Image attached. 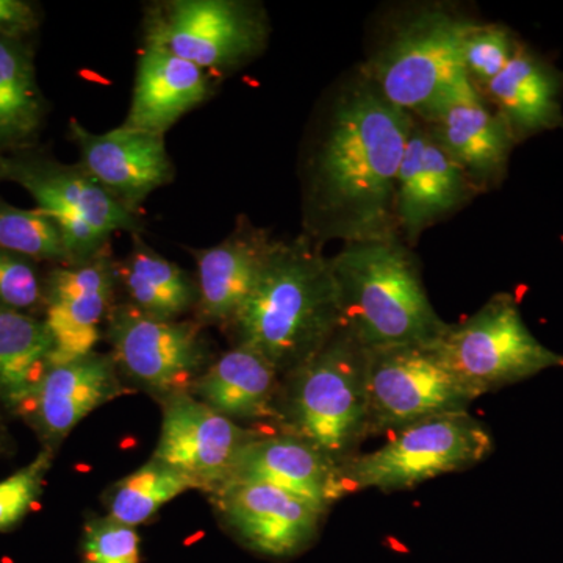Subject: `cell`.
Returning <instances> with one entry per match:
<instances>
[{
  "label": "cell",
  "instance_id": "cell-5",
  "mask_svg": "<svg viewBox=\"0 0 563 563\" xmlns=\"http://www.w3.org/2000/svg\"><path fill=\"white\" fill-rule=\"evenodd\" d=\"M474 22L439 3L413 10L391 29L363 70L391 106L421 120L472 87L463 43Z\"/></svg>",
  "mask_w": 563,
  "mask_h": 563
},
{
  "label": "cell",
  "instance_id": "cell-10",
  "mask_svg": "<svg viewBox=\"0 0 563 563\" xmlns=\"http://www.w3.org/2000/svg\"><path fill=\"white\" fill-rule=\"evenodd\" d=\"M477 398L451 368L439 342L368 351L369 435L437 415L468 412Z\"/></svg>",
  "mask_w": 563,
  "mask_h": 563
},
{
  "label": "cell",
  "instance_id": "cell-29",
  "mask_svg": "<svg viewBox=\"0 0 563 563\" xmlns=\"http://www.w3.org/2000/svg\"><path fill=\"white\" fill-rule=\"evenodd\" d=\"M521 41L503 24L474 22L463 43V66L477 90H483L512 60Z\"/></svg>",
  "mask_w": 563,
  "mask_h": 563
},
{
  "label": "cell",
  "instance_id": "cell-30",
  "mask_svg": "<svg viewBox=\"0 0 563 563\" xmlns=\"http://www.w3.org/2000/svg\"><path fill=\"white\" fill-rule=\"evenodd\" d=\"M54 454L55 451L44 448L31 463L0 481V532L20 523L38 501Z\"/></svg>",
  "mask_w": 563,
  "mask_h": 563
},
{
  "label": "cell",
  "instance_id": "cell-2",
  "mask_svg": "<svg viewBox=\"0 0 563 563\" xmlns=\"http://www.w3.org/2000/svg\"><path fill=\"white\" fill-rule=\"evenodd\" d=\"M236 344L257 351L282 374L310 361L343 328L331 257L302 235L272 242L261 274L231 325Z\"/></svg>",
  "mask_w": 563,
  "mask_h": 563
},
{
  "label": "cell",
  "instance_id": "cell-6",
  "mask_svg": "<svg viewBox=\"0 0 563 563\" xmlns=\"http://www.w3.org/2000/svg\"><path fill=\"white\" fill-rule=\"evenodd\" d=\"M493 446L490 431L468 412L437 415L393 432L379 450L342 463L344 488L406 490L472 468L488 459Z\"/></svg>",
  "mask_w": 563,
  "mask_h": 563
},
{
  "label": "cell",
  "instance_id": "cell-21",
  "mask_svg": "<svg viewBox=\"0 0 563 563\" xmlns=\"http://www.w3.org/2000/svg\"><path fill=\"white\" fill-rule=\"evenodd\" d=\"M210 74L163 47L146 44L136 66L131 110L122 125L165 133L210 98Z\"/></svg>",
  "mask_w": 563,
  "mask_h": 563
},
{
  "label": "cell",
  "instance_id": "cell-18",
  "mask_svg": "<svg viewBox=\"0 0 563 563\" xmlns=\"http://www.w3.org/2000/svg\"><path fill=\"white\" fill-rule=\"evenodd\" d=\"M111 354L91 352L74 361L51 365L22 417L55 451L81 420L113 399L131 393Z\"/></svg>",
  "mask_w": 563,
  "mask_h": 563
},
{
  "label": "cell",
  "instance_id": "cell-19",
  "mask_svg": "<svg viewBox=\"0 0 563 563\" xmlns=\"http://www.w3.org/2000/svg\"><path fill=\"white\" fill-rule=\"evenodd\" d=\"M240 481L274 485L324 512L347 495L340 463L301 437L282 431L262 432L243 448L228 484Z\"/></svg>",
  "mask_w": 563,
  "mask_h": 563
},
{
  "label": "cell",
  "instance_id": "cell-33",
  "mask_svg": "<svg viewBox=\"0 0 563 563\" xmlns=\"http://www.w3.org/2000/svg\"><path fill=\"white\" fill-rule=\"evenodd\" d=\"M38 16L31 3L21 0H0V38L21 40L35 31Z\"/></svg>",
  "mask_w": 563,
  "mask_h": 563
},
{
  "label": "cell",
  "instance_id": "cell-9",
  "mask_svg": "<svg viewBox=\"0 0 563 563\" xmlns=\"http://www.w3.org/2000/svg\"><path fill=\"white\" fill-rule=\"evenodd\" d=\"M268 36L265 9L242 0H169L146 14V44L207 74L242 68L262 54Z\"/></svg>",
  "mask_w": 563,
  "mask_h": 563
},
{
  "label": "cell",
  "instance_id": "cell-16",
  "mask_svg": "<svg viewBox=\"0 0 563 563\" xmlns=\"http://www.w3.org/2000/svg\"><path fill=\"white\" fill-rule=\"evenodd\" d=\"M69 133L79 147L80 165L133 213H139L152 192L174 179L165 136L125 125L92 133L77 120H70Z\"/></svg>",
  "mask_w": 563,
  "mask_h": 563
},
{
  "label": "cell",
  "instance_id": "cell-27",
  "mask_svg": "<svg viewBox=\"0 0 563 563\" xmlns=\"http://www.w3.org/2000/svg\"><path fill=\"white\" fill-rule=\"evenodd\" d=\"M188 490H196L191 479L165 462L151 457L135 472L110 485L103 495V504L107 517L136 528Z\"/></svg>",
  "mask_w": 563,
  "mask_h": 563
},
{
  "label": "cell",
  "instance_id": "cell-11",
  "mask_svg": "<svg viewBox=\"0 0 563 563\" xmlns=\"http://www.w3.org/2000/svg\"><path fill=\"white\" fill-rule=\"evenodd\" d=\"M106 321L111 357L122 376L161 401L190 391L213 362L201 322L157 320L131 302L111 307Z\"/></svg>",
  "mask_w": 563,
  "mask_h": 563
},
{
  "label": "cell",
  "instance_id": "cell-31",
  "mask_svg": "<svg viewBox=\"0 0 563 563\" xmlns=\"http://www.w3.org/2000/svg\"><path fill=\"white\" fill-rule=\"evenodd\" d=\"M140 536L136 528L110 517H96L81 533V563H140Z\"/></svg>",
  "mask_w": 563,
  "mask_h": 563
},
{
  "label": "cell",
  "instance_id": "cell-3",
  "mask_svg": "<svg viewBox=\"0 0 563 563\" xmlns=\"http://www.w3.org/2000/svg\"><path fill=\"white\" fill-rule=\"evenodd\" d=\"M331 265L343 329L365 350L437 343L451 328L433 309L401 236L344 243Z\"/></svg>",
  "mask_w": 563,
  "mask_h": 563
},
{
  "label": "cell",
  "instance_id": "cell-17",
  "mask_svg": "<svg viewBox=\"0 0 563 563\" xmlns=\"http://www.w3.org/2000/svg\"><path fill=\"white\" fill-rule=\"evenodd\" d=\"M433 140L461 165L481 192L506 179L518 141L474 85L421 118Z\"/></svg>",
  "mask_w": 563,
  "mask_h": 563
},
{
  "label": "cell",
  "instance_id": "cell-7",
  "mask_svg": "<svg viewBox=\"0 0 563 563\" xmlns=\"http://www.w3.org/2000/svg\"><path fill=\"white\" fill-rule=\"evenodd\" d=\"M0 180L31 192L38 209L60 228L73 263L109 250L114 232L140 233L139 213L125 209L84 166L40 155H0Z\"/></svg>",
  "mask_w": 563,
  "mask_h": 563
},
{
  "label": "cell",
  "instance_id": "cell-4",
  "mask_svg": "<svg viewBox=\"0 0 563 563\" xmlns=\"http://www.w3.org/2000/svg\"><path fill=\"white\" fill-rule=\"evenodd\" d=\"M282 432L301 437L342 463L369 435L368 350L340 329L310 361L280 385Z\"/></svg>",
  "mask_w": 563,
  "mask_h": 563
},
{
  "label": "cell",
  "instance_id": "cell-13",
  "mask_svg": "<svg viewBox=\"0 0 563 563\" xmlns=\"http://www.w3.org/2000/svg\"><path fill=\"white\" fill-rule=\"evenodd\" d=\"M225 529L254 553L288 559L312 547L324 510L290 492L257 481H240L211 493Z\"/></svg>",
  "mask_w": 563,
  "mask_h": 563
},
{
  "label": "cell",
  "instance_id": "cell-22",
  "mask_svg": "<svg viewBox=\"0 0 563 563\" xmlns=\"http://www.w3.org/2000/svg\"><path fill=\"white\" fill-rule=\"evenodd\" d=\"M272 242L262 229L240 224L217 246L191 251L198 266V322L231 328L250 298Z\"/></svg>",
  "mask_w": 563,
  "mask_h": 563
},
{
  "label": "cell",
  "instance_id": "cell-23",
  "mask_svg": "<svg viewBox=\"0 0 563 563\" xmlns=\"http://www.w3.org/2000/svg\"><path fill=\"white\" fill-rule=\"evenodd\" d=\"M282 374L268 358L235 344L207 366L191 387L199 401L240 422L279 421Z\"/></svg>",
  "mask_w": 563,
  "mask_h": 563
},
{
  "label": "cell",
  "instance_id": "cell-24",
  "mask_svg": "<svg viewBox=\"0 0 563 563\" xmlns=\"http://www.w3.org/2000/svg\"><path fill=\"white\" fill-rule=\"evenodd\" d=\"M46 322L0 307V407L20 413L52 365Z\"/></svg>",
  "mask_w": 563,
  "mask_h": 563
},
{
  "label": "cell",
  "instance_id": "cell-12",
  "mask_svg": "<svg viewBox=\"0 0 563 563\" xmlns=\"http://www.w3.org/2000/svg\"><path fill=\"white\" fill-rule=\"evenodd\" d=\"M161 402V437L152 457L185 474L209 495L229 483L243 448L265 432L224 417L190 391Z\"/></svg>",
  "mask_w": 563,
  "mask_h": 563
},
{
  "label": "cell",
  "instance_id": "cell-32",
  "mask_svg": "<svg viewBox=\"0 0 563 563\" xmlns=\"http://www.w3.org/2000/svg\"><path fill=\"white\" fill-rule=\"evenodd\" d=\"M43 299V287L32 263L0 247V302L21 312L38 306Z\"/></svg>",
  "mask_w": 563,
  "mask_h": 563
},
{
  "label": "cell",
  "instance_id": "cell-20",
  "mask_svg": "<svg viewBox=\"0 0 563 563\" xmlns=\"http://www.w3.org/2000/svg\"><path fill=\"white\" fill-rule=\"evenodd\" d=\"M479 91L518 144L563 129V70L528 44H521L509 65Z\"/></svg>",
  "mask_w": 563,
  "mask_h": 563
},
{
  "label": "cell",
  "instance_id": "cell-28",
  "mask_svg": "<svg viewBox=\"0 0 563 563\" xmlns=\"http://www.w3.org/2000/svg\"><path fill=\"white\" fill-rule=\"evenodd\" d=\"M0 247L22 257L73 263L57 222L38 207L22 210L0 201Z\"/></svg>",
  "mask_w": 563,
  "mask_h": 563
},
{
  "label": "cell",
  "instance_id": "cell-8",
  "mask_svg": "<svg viewBox=\"0 0 563 563\" xmlns=\"http://www.w3.org/2000/svg\"><path fill=\"white\" fill-rule=\"evenodd\" d=\"M440 351L477 396L563 368V354L544 346L526 325L512 295L498 292L462 324L451 325Z\"/></svg>",
  "mask_w": 563,
  "mask_h": 563
},
{
  "label": "cell",
  "instance_id": "cell-15",
  "mask_svg": "<svg viewBox=\"0 0 563 563\" xmlns=\"http://www.w3.org/2000/svg\"><path fill=\"white\" fill-rule=\"evenodd\" d=\"M118 265L109 250L96 257L62 266L47 279L46 325L54 351L52 365L74 361L95 352L101 340V322L111 310Z\"/></svg>",
  "mask_w": 563,
  "mask_h": 563
},
{
  "label": "cell",
  "instance_id": "cell-1",
  "mask_svg": "<svg viewBox=\"0 0 563 563\" xmlns=\"http://www.w3.org/2000/svg\"><path fill=\"white\" fill-rule=\"evenodd\" d=\"M413 121L363 69L340 87L303 162V235L318 244L399 236L396 181Z\"/></svg>",
  "mask_w": 563,
  "mask_h": 563
},
{
  "label": "cell",
  "instance_id": "cell-25",
  "mask_svg": "<svg viewBox=\"0 0 563 563\" xmlns=\"http://www.w3.org/2000/svg\"><path fill=\"white\" fill-rule=\"evenodd\" d=\"M118 282L132 306L157 320L176 321L198 306V284L177 263L152 250L140 233H133L131 254L118 265Z\"/></svg>",
  "mask_w": 563,
  "mask_h": 563
},
{
  "label": "cell",
  "instance_id": "cell-14",
  "mask_svg": "<svg viewBox=\"0 0 563 563\" xmlns=\"http://www.w3.org/2000/svg\"><path fill=\"white\" fill-rule=\"evenodd\" d=\"M479 188L415 118L396 181L395 217L401 239L417 243L422 232L461 210Z\"/></svg>",
  "mask_w": 563,
  "mask_h": 563
},
{
  "label": "cell",
  "instance_id": "cell-26",
  "mask_svg": "<svg viewBox=\"0 0 563 563\" xmlns=\"http://www.w3.org/2000/svg\"><path fill=\"white\" fill-rule=\"evenodd\" d=\"M43 114L31 52L21 41L0 38V146L21 147L35 139Z\"/></svg>",
  "mask_w": 563,
  "mask_h": 563
}]
</instances>
